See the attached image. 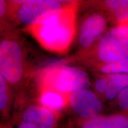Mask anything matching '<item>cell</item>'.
Listing matches in <instances>:
<instances>
[{
	"mask_svg": "<svg viewBox=\"0 0 128 128\" xmlns=\"http://www.w3.org/2000/svg\"><path fill=\"white\" fill-rule=\"evenodd\" d=\"M37 100L47 109L57 114L62 115L66 112L68 96L47 89H36Z\"/></svg>",
	"mask_w": 128,
	"mask_h": 128,
	"instance_id": "obj_11",
	"label": "cell"
},
{
	"mask_svg": "<svg viewBox=\"0 0 128 128\" xmlns=\"http://www.w3.org/2000/svg\"><path fill=\"white\" fill-rule=\"evenodd\" d=\"M9 11L8 1L0 0V17L1 23L6 22L7 20Z\"/></svg>",
	"mask_w": 128,
	"mask_h": 128,
	"instance_id": "obj_17",
	"label": "cell"
},
{
	"mask_svg": "<svg viewBox=\"0 0 128 128\" xmlns=\"http://www.w3.org/2000/svg\"><path fill=\"white\" fill-rule=\"evenodd\" d=\"M79 2L60 12L48 14L34 24L24 28L45 50L66 54L76 36V16Z\"/></svg>",
	"mask_w": 128,
	"mask_h": 128,
	"instance_id": "obj_1",
	"label": "cell"
},
{
	"mask_svg": "<svg viewBox=\"0 0 128 128\" xmlns=\"http://www.w3.org/2000/svg\"><path fill=\"white\" fill-rule=\"evenodd\" d=\"M12 86L0 75V115L1 124L5 123L12 116L16 93Z\"/></svg>",
	"mask_w": 128,
	"mask_h": 128,
	"instance_id": "obj_12",
	"label": "cell"
},
{
	"mask_svg": "<svg viewBox=\"0 0 128 128\" xmlns=\"http://www.w3.org/2000/svg\"><path fill=\"white\" fill-rule=\"evenodd\" d=\"M61 116L42 106L35 90L28 93L25 88L16 93L11 118L1 128H56Z\"/></svg>",
	"mask_w": 128,
	"mask_h": 128,
	"instance_id": "obj_4",
	"label": "cell"
},
{
	"mask_svg": "<svg viewBox=\"0 0 128 128\" xmlns=\"http://www.w3.org/2000/svg\"><path fill=\"white\" fill-rule=\"evenodd\" d=\"M108 82L106 92L103 98L104 103L112 104L119 94L128 86V74L108 75Z\"/></svg>",
	"mask_w": 128,
	"mask_h": 128,
	"instance_id": "obj_13",
	"label": "cell"
},
{
	"mask_svg": "<svg viewBox=\"0 0 128 128\" xmlns=\"http://www.w3.org/2000/svg\"><path fill=\"white\" fill-rule=\"evenodd\" d=\"M128 56V22L110 27L92 48L60 60L65 64H81L90 69Z\"/></svg>",
	"mask_w": 128,
	"mask_h": 128,
	"instance_id": "obj_3",
	"label": "cell"
},
{
	"mask_svg": "<svg viewBox=\"0 0 128 128\" xmlns=\"http://www.w3.org/2000/svg\"><path fill=\"white\" fill-rule=\"evenodd\" d=\"M106 105L90 88L75 91L68 96L66 112L71 119L86 120L104 114Z\"/></svg>",
	"mask_w": 128,
	"mask_h": 128,
	"instance_id": "obj_8",
	"label": "cell"
},
{
	"mask_svg": "<svg viewBox=\"0 0 128 128\" xmlns=\"http://www.w3.org/2000/svg\"><path fill=\"white\" fill-rule=\"evenodd\" d=\"M34 78L36 89L50 90L67 96L92 86L86 70L58 61L40 69Z\"/></svg>",
	"mask_w": 128,
	"mask_h": 128,
	"instance_id": "obj_5",
	"label": "cell"
},
{
	"mask_svg": "<svg viewBox=\"0 0 128 128\" xmlns=\"http://www.w3.org/2000/svg\"><path fill=\"white\" fill-rule=\"evenodd\" d=\"M94 7L103 12L113 25L128 22V0L93 1Z\"/></svg>",
	"mask_w": 128,
	"mask_h": 128,
	"instance_id": "obj_10",
	"label": "cell"
},
{
	"mask_svg": "<svg viewBox=\"0 0 128 128\" xmlns=\"http://www.w3.org/2000/svg\"><path fill=\"white\" fill-rule=\"evenodd\" d=\"M66 128H128V113L112 112L91 119H71Z\"/></svg>",
	"mask_w": 128,
	"mask_h": 128,
	"instance_id": "obj_9",
	"label": "cell"
},
{
	"mask_svg": "<svg viewBox=\"0 0 128 128\" xmlns=\"http://www.w3.org/2000/svg\"><path fill=\"white\" fill-rule=\"evenodd\" d=\"M109 23L106 15L98 9L95 8L82 16L76 32V52L92 48L108 31Z\"/></svg>",
	"mask_w": 128,
	"mask_h": 128,
	"instance_id": "obj_7",
	"label": "cell"
},
{
	"mask_svg": "<svg viewBox=\"0 0 128 128\" xmlns=\"http://www.w3.org/2000/svg\"><path fill=\"white\" fill-rule=\"evenodd\" d=\"M89 70L96 75L128 74V56L116 61L94 66Z\"/></svg>",
	"mask_w": 128,
	"mask_h": 128,
	"instance_id": "obj_14",
	"label": "cell"
},
{
	"mask_svg": "<svg viewBox=\"0 0 128 128\" xmlns=\"http://www.w3.org/2000/svg\"><path fill=\"white\" fill-rule=\"evenodd\" d=\"M92 87L94 92L103 101L104 97L106 92L108 82V75H96Z\"/></svg>",
	"mask_w": 128,
	"mask_h": 128,
	"instance_id": "obj_16",
	"label": "cell"
},
{
	"mask_svg": "<svg viewBox=\"0 0 128 128\" xmlns=\"http://www.w3.org/2000/svg\"><path fill=\"white\" fill-rule=\"evenodd\" d=\"M1 35L0 75L17 93L28 87L38 71L30 62L28 44L22 37L12 29L1 31Z\"/></svg>",
	"mask_w": 128,
	"mask_h": 128,
	"instance_id": "obj_2",
	"label": "cell"
},
{
	"mask_svg": "<svg viewBox=\"0 0 128 128\" xmlns=\"http://www.w3.org/2000/svg\"><path fill=\"white\" fill-rule=\"evenodd\" d=\"M109 107L113 110L112 112L128 113V86L122 91Z\"/></svg>",
	"mask_w": 128,
	"mask_h": 128,
	"instance_id": "obj_15",
	"label": "cell"
},
{
	"mask_svg": "<svg viewBox=\"0 0 128 128\" xmlns=\"http://www.w3.org/2000/svg\"><path fill=\"white\" fill-rule=\"evenodd\" d=\"M74 1L60 0L8 1L9 11L7 19L16 24L23 26L24 29L38 23L48 14L66 8Z\"/></svg>",
	"mask_w": 128,
	"mask_h": 128,
	"instance_id": "obj_6",
	"label": "cell"
}]
</instances>
